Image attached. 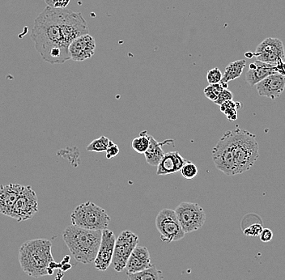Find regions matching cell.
Masks as SVG:
<instances>
[{
	"label": "cell",
	"mask_w": 285,
	"mask_h": 280,
	"mask_svg": "<svg viewBox=\"0 0 285 280\" xmlns=\"http://www.w3.org/2000/svg\"><path fill=\"white\" fill-rule=\"evenodd\" d=\"M62 10L46 7L34 20L31 33L37 51L51 64H62L71 59L69 46L65 42L61 29Z\"/></svg>",
	"instance_id": "cell-1"
},
{
	"label": "cell",
	"mask_w": 285,
	"mask_h": 280,
	"mask_svg": "<svg viewBox=\"0 0 285 280\" xmlns=\"http://www.w3.org/2000/svg\"><path fill=\"white\" fill-rule=\"evenodd\" d=\"M52 243L47 239L27 241L19 247V261L22 271L33 278L48 276L47 269L54 260Z\"/></svg>",
	"instance_id": "cell-2"
},
{
	"label": "cell",
	"mask_w": 285,
	"mask_h": 280,
	"mask_svg": "<svg viewBox=\"0 0 285 280\" xmlns=\"http://www.w3.org/2000/svg\"><path fill=\"white\" fill-rule=\"evenodd\" d=\"M102 231H93L71 225L62 232V239L75 259L80 263L90 264L96 259L101 242Z\"/></svg>",
	"instance_id": "cell-3"
},
{
	"label": "cell",
	"mask_w": 285,
	"mask_h": 280,
	"mask_svg": "<svg viewBox=\"0 0 285 280\" xmlns=\"http://www.w3.org/2000/svg\"><path fill=\"white\" fill-rule=\"evenodd\" d=\"M234 155L238 174L247 172L254 166L259 157V147L254 134L236 126L226 132Z\"/></svg>",
	"instance_id": "cell-4"
},
{
	"label": "cell",
	"mask_w": 285,
	"mask_h": 280,
	"mask_svg": "<svg viewBox=\"0 0 285 280\" xmlns=\"http://www.w3.org/2000/svg\"><path fill=\"white\" fill-rule=\"evenodd\" d=\"M111 221L105 209L90 201L79 204L71 215L72 225L93 231L107 229Z\"/></svg>",
	"instance_id": "cell-5"
},
{
	"label": "cell",
	"mask_w": 285,
	"mask_h": 280,
	"mask_svg": "<svg viewBox=\"0 0 285 280\" xmlns=\"http://www.w3.org/2000/svg\"><path fill=\"white\" fill-rule=\"evenodd\" d=\"M174 211L185 233L200 229L206 221L205 211L198 204L183 202Z\"/></svg>",
	"instance_id": "cell-6"
},
{
	"label": "cell",
	"mask_w": 285,
	"mask_h": 280,
	"mask_svg": "<svg viewBox=\"0 0 285 280\" xmlns=\"http://www.w3.org/2000/svg\"><path fill=\"white\" fill-rule=\"evenodd\" d=\"M156 227L161 241L166 243L178 242L186 234L172 209L165 208L159 212L156 216Z\"/></svg>",
	"instance_id": "cell-7"
},
{
	"label": "cell",
	"mask_w": 285,
	"mask_h": 280,
	"mask_svg": "<svg viewBox=\"0 0 285 280\" xmlns=\"http://www.w3.org/2000/svg\"><path fill=\"white\" fill-rule=\"evenodd\" d=\"M138 244L139 237L129 230H124L118 235L115 242L112 261L115 271L122 272L125 270L131 254Z\"/></svg>",
	"instance_id": "cell-8"
},
{
	"label": "cell",
	"mask_w": 285,
	"mask_h": 280,
	"mask_svg": "<svg viewBox=\"0 0 285 280\" xmlns=\"http://www.w3.org/2000/svg\"><path fill=\"white\" fill-rule=\"evenodd\" d=\"M212 160L217 169L228 176L238 174L234 155L227 134L225 133L212 149Z\"/></svg>",
	"instance_id": "cell-9"
},
{
	"label": "cell",
	"mask_w": 285,
	"mask_h": 280,
	"mask_svg": "<svg viewBox=\"0 0 285 280\" xmlns=\"http://www.w3.org/2000/svg\"><path fill=\"white\" fill-rule=\"evenodd\" d=\"M38 211V200L36 193L31 187L26 186L15 204L10 218L22 222L33 218Z\"/></svg>",
	"instance_id": "cell-10"
},
{
	"label": "cell",
	"mask_w": 285,
	"mask_h": 280,
	"mask_svg": "<svg viewBox=\"0 0 285 280\" xmlns=\"http://www.w3.org/2000/svg\"><path fill=\"white\" fill-rule=\"evenodd\" d=\"M254 56L259 61L277 67L285 57L283 42L275 37L266 38L257 46Z\"/></svg>",
	"instance_id": "cell-11"
},
{
	"label": "cell",
	"mask_w": 285,
	"mask_h": 280,
	"mask_svg": "<svg viewBox=\"0 0 285 280\" xmlns=\"http://www.w3.org/2000/svg\"><path fill=\"white\" fill-rule=\"evenodd\" d=\"M116 237L111 230L102 231L101 244L97 255L94 261V266L98 271H105L111 266L113 261Z\"/></svg>",
	"instance_id": "cell-12"
},
{
	"label": "cell",
	"mask_w": 285,
	"mask_h": 280,
	"mask_svg": "<svg viewBox=\"0 0 285 280\" xmlns=\"http://www.w3.org/2000/svg\"><path fill=\"white\" fill-rule=\"evenodd\" d=\"M95 50L96 41L94 37L89 34L83 35L70 45V58L75 62H84L94 56Z\"/></svg>",
	"instance_id": "cell-13"
},
{
	"label": "cell",
	"mask_w": 285,
	"mask_h": 280,
	"mask_svg": "<svg viewBox=\"0 0 285 280\" xmlns=\"http://www.w3.org/2000/svg\"><path fill=\"white\" fill-rule=\"evenodd\" d=\"M255 86L259 96L275 100L280 97L285 90V76L280 72H276Z\"/></svg>",
	"instance_id": "cell-14"
},
{
	"label": "cell",
	"mask_w": 285,
	"mask_h": 280,
	"mask_svg": "<svg viewBox=\"0 0 285 280\" xmlns=\"http://www.w3.org/2000/svg\"><path fill=\"white\" fill-rule=\"evenodd\" d=\"M24 186L8 184L0 186V214L10 217L17 199L21 194Z\"/></svg>",
	"instance_id": "cell-15"
},
{
	"label": "cell",
	"mask_w": 285,
	"mask_h": 280,
	"mask_svg": "<svg viewBox=\"0 0 285 280\" xmlns=\"http://www.w3.org/2000/svg\"><path fill=\"white\" fill-rule=\"evenodd\" d=\"M153 266L151 262V258L149 249L145 246L137 245L131 254L127 266L126 272L128 274L138 273Z\"/></svg>",
	"instance_id": "cell-16"
},
{
	"label": "cell",
	"mask_w": 285,
	"mask_h": 280,
	"mask_svg": "<svg viewBox=\"0 0 285 280\" xmlns=\"http://www.w3.org/2000/svg\"><path fill=\"white\" fill-rule=\"evenodd\" d=\"M276 72H279L278 67L276 66L256 60L249 65V71L246 75V80L249 86H255L259 82Z\"/></svg>",
	"instance_id": "cell-17"
},
{
	"label": "cell",
	"mask_w": 285,
	"mask_h": 280,
	"mask_svg": "<svg viewBox=\"0 0 285 280\" xmlns=\"http://www.w3.org/2000/svg\"><path fill=\"white\" fill-rule=\"evenodd\" d=\"M186 161L178 151H169L157 166L156 174L164 176L177 173L181 171Z\"/></svg>",
	"instance_id": "cell-18"
},
{
	"label": "cell",
	"mask_w": 285,
	"mask_h": 280,
	"mask_svg": "<svg viewBox=\"0 0 285 280\" xmlns=\"http://www.w3.org/2000/svg\"><path fill=\"white\" fill-rule=\"evenodd\" d=\"M173 139H166L165 141L158 142L153 136L150 135V144L146 152L144 153L147 163L152 166H158L161 160L166 155L162 147L173 144Z\"/></svg>",
	"instance_id": "cell-19"
},
{
	"label": "cell",
	"mask_w": 285,
	"mask_h": 280,
	"mask_svg": "<svg viewBox=\"0 0 285 280\" xmlns=\"http://www.w3.org/2000/svg\"><path fill=\"white\" fill-rule=\"evenodd\" d=\"M247 66L246 60L241 59L231 62L226 67L221 82L228 84V82L237 79L241 76L245 67Z\"/></svg>",
	"instance_id": "cell-20"
},
{
	"label": "cell",
	"mask_w": 285,
	"mask_h": 280,
	"mask_svg": "<svg viewBox=\"0 0 285 280\" xmlns=\"http://www.w3.org/2000/svg\"><path fill=\"white\" fill-rule=\"evenodd\" d=\"M127 280H165L162 271L155 265L138 273L128 274Z\"/></svg>",
	"instance_id": "cell-21"
},
{
	"label": "cell",
	"mask_w": 285,
	"mask_h": 280,
	"mask_svg": "<svg viewBox=\"0 0 285 280\" xmlns=\"http://www.w3.org/2000/svg\"><path fill=\"white\" fill-rule=\"evenodd\" d=\"M150 144V135L147 131L139 133V135L132 140V147L137 153L144 154Z\"/></svg>",
	"instance_id": "cell-22"
},
{
	"label": "cell",
	"mask_w": 285,
	"mask_h": 280,
	"mask_svg": "<svg viewBox=\"0 0 285 280\" xmlns=\"http://www.w3.org/2000/svg\"><path fill=\"white\" fill-rule=\"evenodd\" d=\"M111 141V139L107 138V137L101 136L98 139H94L87 146L86 150L88 151L97 152V153L104 152V151H106V150L108 149Z\"/></svg>",
	"instance_id": "cell-23"
},
{
	"label": "cell",
	"mask_w": 285,
	"mask_h": 280,
	"mask_svg": "<svg viewBox=\"0 0 285 280\" xmlns=\"http://www.w3.org/2000/svg\"><path fill=\"white\" fill-rule=\"evenodd\" d=\"M228 85L226 83H218V84H209V86L204 89V95L207 98L211 100V101H215L218 98L219 95L224 89H228Z\"/></svg>",
	"instance_id": "cell-24"
},
{
	"label": "cell",
	"mask_w": 285,
	"mask_h": 280,
	"mask_svg": "<svg viewBox=\"0 0 285 280\" xmlns=\"http://www.w3.org/2000/svg\"><path fill=\"white\" fill-rule=\"evenodd\" d=\"M241 109V103L232 101H226L221 106V111L226 114L229 122L237 120V110Z\"/></svg>",
	"instance_id": "cell-25"
},
{
	"label": "cell",
	"mask_w": 285,
	"mask_h": 280,
	"mask_svg": "<svg viewBox=\"0 0 285 280\" xmlns=\"http://www.w3.org/2000/svg\"><path fill=\"white\" fill-rule=\"evenodd\" d=\"M181 173L185 179L192 180L198 174V168L191 161H187L184 166H182Z\"/></svg>",
	"instance_id": "cell-26"
},
{
	"label": "cell",
	"mask_w": 285,
	"mask_h": 280,
	"mask_svg": "<svg viewBox=\"0 0 285 280\" xmlns=\"http://www.w3.org/2000/svg\"><path fill=\"white\" fill-rule=\"evenodd\" d=\"M223 78V74L221 72V70L215 67L213 69H211L207 74V80L209 82V84H215L221 83Z\"/></svg>",
	"instance_id": "cell-27"
},
{
	"label": "cell",
	"mask_w": 285,
	"mask_h": 280,
	"mask_svg": "<svg viewBox=\"0 0 285 280\" xmlns=\"http://www.w3.org/2000/svg\"><path fill=\"white\" fill-rule=\"evenodd\" d=\"M264 230V227L260 224H251L249 227H247L244 230V234L247 237H259V235L261 234L262 231Z\"/></svg>",
	"instance_id": "cell-28"
},
{
	"label": "cell",
	"mask_w": 285,
	"mask_h": 280,
	"mask_svg": "<svg viewBox=\"0 0 285 280\" xmlns=\"http://www.w3.org/2000/svg\"><path fill=\"white\" fill-rule=\"evenodd\" d=\"M233 98V94L232 92H230L228 89H224L219 95L218 98L214 103L221 106L222 104L225 103L226 101H232Z\"/></svg>",
	"instance_id": "cell-29"
},
{
	"label": "cell",
	"mask_w": 285,
	"mask_h": 280,
	"mask_svg": "<svg viewBox=\"0 0 285 280\" xmlns=\"http://www.w3.org/2000/svg\"><path fill=\"white\" fill-rule=\"evenodd\" d=\"M47 7L57 9H65L69 4L70 0H45Z\"/></svg>",
	"instance_id": "cell-30"
},
{
	"label": "cell",
	"mask_w": 285,
	"mask_h": 280,
	"mask_svg": "<svg viewBox=\"0 0 285 280\" xmlns=\"http://www.w3.org/2000/svg\"><path fill=\"white\" fill-rule=\"evenodd\" d=\"M106 152V159L107 160H111V159L114 158V157L117 156L119 154L120 149L117 144H114L113 141H111Z\"/></svg>",
	"instance_id": "cell-31"
},
{
	"label": "cell",
	"mask_w": 285,
	"mask_h": 280,
	"mask_svg": "<svg viewBox=\"0 0 285 280\" xmlns=\"http://www.w3.org/2000/svg\"><path fill=\"white\" fill-rule=\"evenodd\" d=\"M259 238L261 240V242L267 243V242H271L273 238V232L269 228H264V230L262 231L261 234L259 235Z\"/></svg>",
	"instance_id": "cell-32"
},
{
	"label": "cell",
	"mask_w": 285,
	"mask_h": 280,
	"mask_svg": "<svg viewBox=\"0 0 285 280\" xmlns=\"http://www.w3.org/2000/svg\"><path fill=\"white\" fill-rule=\"evenodd\" d=\"M60 264V268L59 270L62 271V272H66V271H69L72 269V264L71 263H65V264Z\"/></svg>",
	"instance_id": "cell-33"
},
{
	"label": "cell",
	"mask_w": 285,
	"mask_h": 280,
	"mask_svg": "<svg viewBox=\"0 0 285 280\" xmlns=\"http://www.w3.org/2000/svg\"><path fill=\"white\" fill-rule=\"evenodd\" d=\"M49 267H50V268L52 269V270H54V271H55L56 269L60 268V264L57 263V262H56V261H51V263H50V265H49Z\"/></svg>",
	"instance_id": "cell-34"
},
{
	"label": "cell",
	"mask_w": 285,
	"mask_h": 280,
	"mask_svg": "<svg viewBox=\"0 0 285 280\" xmlns=\"http://www.w3.org/2000/svg\"><path fill=\"white\" fill-rule=\"evenodd\" d=\"M70 259H71L70 256H68V255H66V256L64 257V259H63V260H62V261H61L60 263L61 264L69 263Z\"/></svg>",
	"instance_id": "cell-35"
},
{
	"label": "cell",
	"mask_w": 285,
	"mask_h": 280,
	"mask_svg": "<svg viewBox=\"0 0 285 280\" xmlns=\"http://www.w3.org/2000/svg\"><path fill=\"white\" fill-rule=\"evenodd\" d=\"M245 56H246L247 57H248V58H251V57H254V53H250V52H248V53L245 54Z\"/></svg>",
	"instance_id": "cell-36"
}]
</instances>
